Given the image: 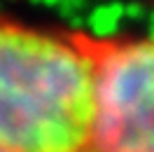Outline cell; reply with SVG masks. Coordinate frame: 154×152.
<instances>
[{"instance_id":"cell-1","label":"cell","mask_w":154,"mask_h":152,"mask_svg":"<svg viewBox=\"0 0 154 152\" xmlns=\"http://www.w3.org/2000/svg\"><path fill=\"white\" fill-rule=\"evenodd\" d=\"M94 112L89 35H61L0 17V147L91 152Z\"/></svg>"},{"instance_id":"cell-2","label":"cell","mask_w":154,"mask_h":152,"mask_svg":"<svg viewBox=\"0 0 154 152\" xmlns=\"http://www.w3.org/2000/svg\"><path fill=\"white\" fill-rule=\"evenodd\" d=\"M91 52L96 63L91 152H154V40H91Z\"/></svg>"},{"instance_id":"cell-3","label":"cell","mask_w":154,"mask_h":152,"mask_svg":"<svg viewBox=\"0 0 154 152\" xmlns=\"http://www.w3.org/2000/svg\"><path fill=\"white\" fill-rule=\"evenodd\" d=\"M126 19V5L112 2V5H98L94 10H89L84 26L87 33L94 42H110L117 40L119 24Z\"/></svg>"},{"instance_id":"cell-4","label":"cell","mask_w":154,"mask_h":152,"mask_svg":"<svg viewBox=\"0 0 154 152\" xmlns=\"http://www.w3.org/2000/svg\"><path fill=\"white\" fill-rule=\"evenodd\" d=\"M147 7L145 5H126V19H133V21H145L147 19Z\"/></svg>"},{"instance_id":"cell-5","label":"cell","mask_w":154,"mask_h":152,"mask_svg":"<svg viewBox=\"0 0 154 152\" xmlns=\"http://www.w3.org/2000/svg\"><path fill=\"white\" fill-rule=\"evenodd\" d=\"M147 38L154 40V7L147 12Z\"/></svg>"},{"instance_id":"cell-6","label":"cell","mask_w":154,"mask_h":152,"mask_svg":"<svg viewBox=\"0 0 154 152\" xmlns=\"http://www.w3.org/2000/svg\"><path fill=\"white\" fill-rule=\"evenodd\" d=\"M0 152H7V150H2V147H0Z\"/></svg>"}]
</instances>
